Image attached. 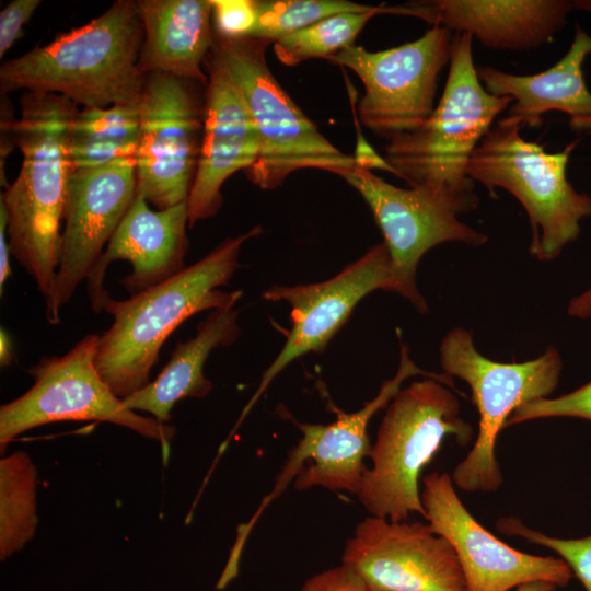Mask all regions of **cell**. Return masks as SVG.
Segmentation results:
<instances>
[{"label":"cell","mask_w":591,"mask_h":591,"mask_svg":"<svg viewBox=\"0 0 591 591\" xmlns=\"http://www.w3.org/2000/svg\"><path fill=\"white\" fill-rule=\"evenodd\" d=\"M548 417H575L591 421V381L556 398H537L519 406L506 427Z\"/></svg>","instance_id":"29"},{"label":"cell","mask_w":591,"mask_h":591,"mask_svg":"<svg viewBox=\"0 0 591 591\" xmlns=\"http://www.w3.org/2000/svg\"><path fill=\"white\" fill-rule=\"evenodd\" d=\"M300 591H376L345 565L310 577Z\"/></svg>","instance_id":"32"},{"label":"cell","mask_w":591,"mask_h":591,"mask_svg":"<svg viewBox=\"0 0 591 591\" xmlns=\"http://www.w3.org/2000/svg\"><path fill=\"white\" fill-rule=\"evenodd\" d=\"M262 232L256 225L159 285L127 300L109 297L104 302L103 310L114 320L99 336L95 364L117 397L124 399L150 383L161 347L184 321L202 311L233 309L242 291L218 288L237 269L243 244Z\"/></svg>","instance_id":"2"},{"label":"cell","mask_w":591,"mask_h":591,"mask_svg":"<svg viewBox=\"0 0 591 591\" xmlns=\"http://www.w3.org/2000/svg\"><path fill=\"white\" fill-rule=\"evenodd\" d=\"M472 42L466 33H453L448 79L438 105L421 126L387 141L384 148V159L409 187L478 196L467 175L468 162L512 100L485 90Z\"/></svg>","instance_id":"4"},{"label":"cell","mask_w":591,"mask_h":591,"mask_svg":"<svg viewBox=\"0 0 591 591\" xmlns=\"http://www.w3.org/2000/svg\"><path fill=\"white\" fill-rule=\"evenodd\" d=\"M440 361L444 373L468 384L479 414L474 447L454 468L452 482L465 491H495L502 483L495 455L499 432L519 406L545 398L556 389L561 357L549 347L533 360L496 362L477 351L471 332L456 327L441 343Z\"/></svg>","instance_id":"8"},{"label":"cell","mask_w":591,"mask_h":591,"mask_svg":"<svg viewBox=\"0 0 591 591\" xmlns=\"http://www.w3.org/2000/svg\"><path fill=\"white\" fill-rule=\"evenodd\" d=\"M137 195L135 158L71 173L65 230L54 287L46 302L48 323L89 278Z\"/></svg>","instance_id":"14"},{"label":"cell","mask_w":591,"mask_h":591,"mask_svg":"<svg viewBox=\"0 0 591 591\" xmlns=\"http://www.w3.org/2000/svg\"><path fill=\"white\" fill-rule=\"evenodd\" d=\"M575 10L591 14V0H573Z\"/></svg>","instance_id":"38"},{"label":"cell","mask_w":591,"mask_h":591,"mask_svg":"<svg viewBox=\"0 0 591 591\" xmlns=\"http://www.w3.org/2000/svg\"><path fill=\"white\" fill-rule=\"evenodd\" d=\"M378 14H385V5L371 12L341 13L326 18L278 38L273 43L274 53L281 63L290 67L314 58L328 60L354 46L368 21Z\"/></svg>","instance_id":"26"},{"label":"cell","mask_w":591,"mask_h":591,"mask_svg":"<svg viewBox=\"0 0 591 591\" xmlns=\"http://www.w3.org/2000/svg\"><path fill=\"white\" fill-rule=\"evenodd\" d=\"M449 386L426 378L399 390L391 399L372 445L357 497L372 515L391 522L406 521L409 513L425 517L419 476L453 436L466 445L472 427L460 416V403Z\"/></svg>","instance_id":"5"},{"label":"cell","mask_w":591,"mask_h":591,"mask_svg":"<svg viewBox=\"0 0 591 591\" xmlns=\"http://www.w3.org/2000/svg\"><path fill=\"white\" fill-rule=\"evenodd\" d=\"M187 227L186 201L152 210L147 200L137 194L88 278L93 311L97 313L103 310L104 302L111 297L103 286L106 269L114 260L131 264V273L121 280L130 296L182 271L189 246Z\"/></svg>","instance_id":"20"},{"label":"cell","mask_w":591,"mask_h":591,"mask_svg":"<svg viewBox=\"0 0 591 591\" xmlns=\"http://www.w3.org/2000/svg\"><path fill=\"white\" fill-rule=\"evenodd\" d=\"M557 587L551 582L535 581L521 584L517 591H555Z\"/></svg>","instance_id":"37"},{"label":"cell","mask_w":591,"mask_h":591,"mask_svg":"<svg viewBox=\"0 0 591 591\" xmlns=\"http://www.w3.org/2000/svg\"><path fill=\"white\" fill-rule=\"evenodd\" d=\"M7 216L4 209L0 206V290L3 292V287L11 274L9 254H10Z\"/></svg>","instance_id":"34"},{"label":"cell","mask_w":591,"mask_h":591,"mask_svg":"<svg viewBox=\"0 0 591 591\" xmlns=\"http://www.w3.org/2000/svg\"><path fill=\"white\" fill-rule=\"evenodd\" d=\"M239 312L233 309L213 310L199 323L194 337L177 343L169 362L147 386L121 399L136 412L149 413L160 422L171 418L174 405L186 397L204 398L212 383L204 367L212 350L228 347L241 334Z\"/></svg>","instance_id":"23"},{"label":"cell","mask_w":591,"mask_h":591,"mask_svg":"<svg viewBox=\"0 0 591 591\" xmlns=\"http://www.w3.org/2000/svg\"><path fill=\"white\" fill-rule=\"evenodd\" d=\"M39 0H13L0 12V57L2 58L22 36L24 25L30 21Z\"/></svg>","instance_id":"31"},{"label":"cell","mask_w":591,"mask_h":591,"mask_svg":"<svg viewBox=\"0 0 591 591\" xmlns=\"http://www.w3.org/2000/svg\"><path fill=\"white\" fill-rule=\"evenodd\" d=\"M452 44L451 31L431 26L413 42L379 51L354 45L328 61L359 77L364 94L358 102V119L390 141L417 129L432 114Z\"/></svg>","instance_id":"11"},{"label":"cell","mask_w":591,"mask_h":591,"mask_svg":"<svg viewBox=\"0 0 591 591\" xmlns=\"http://www.w3.org/2000/svg\"><path fill=\"white\" fill-rule=\"evenodd\" d=\"M355 125L357 141L352 158L356 166L369 171L380 169L396 175L395 170L386 162L384 157H381L362 136L358 119H355Z\"/></svg>","instance_id":"33"},{"label":"cell","mask_w":591,"mask_h":591,"mask_svg":"<svg viewBox=\"0 0 591 591\" xmlns=\"http://www.w3.org/2000/svg\"><path fill=\"white\" fill-rule=\"evenodd\" d=\"M568 314L580 318H587L591 315V288L570 301Z\"/></svg>","instance_id":"35"},{"label":"cell","mask_w":591,"mask_h":591,"mask_svg":"<svg viewBox=\"0 0 591 591\" xmlns=\"http://www.w3.org/2000/svg\"><path fill=\"white\" fill-rule=\"evenodd\" d=\"M379 7L346 0H255L257 19L251 37L274 43L326 18L371 12Z\"/></svg>","instance_id":"27"},{"label":"cell","mask_w":591,"mask_h":591,"mask_svg":"<svg viewBox=\"0 0 591 591\" xmlns=\"http://www.w3.org/2000/svg\"><path fill=\"white\" fill-rule=\"evenodd\" d=\"M422 483L425 518L453 546L467 591H509L535 581L557 588L569 583L572 571L561 558L520 552L477 522L461 502L448 473L428 474Z\"/></svg>","instance_id":"17"},{"label":"cell","mask_w":591,"mask_h":591,"mask_svg":"<svg viewBox=\"0 0 591 591\" xmlns=\"http://www.w3.org/2000/svg\"><path fill=\"white\" fill-rule=\"evenodd\" d=\"M1 364L8 366L13 360V350L12 345L8 338V336L1 331Z\"/></svg>","instance_id":"36"},{"label":"cell","mask_w":591,"mask_h":591,"mask_svg":"<svg viewBox=\"0 0 591 591\" xmlns=\"http://www.w3.org/2000/svg\"><path fill=\"white\" fill-rule=\"evenodd\" d=\"M204 125L195 178L186 200L188 224L211 218L223 198L221 187L237 171L257 160V129L236 82L210 50L207 60Z\"/></svg>","instance_id":"18"},{"label":"cell","mask_w":591,"mask_h":591,"mask_svg":"<svg viewBox=\"0 0 591 591\" xmlns=\"http://www.w3.org/2000/svg\"><path fill=\"white\" fill-rule=\"evenodd\" d=\"M139 130V104L79 109L68 134L72 170L94 169L135 158Z\"/></svg>","instance_id":"24"},{"label":"cell","mask_w":591,"mask_h":591,"mask_svg":"<svg viewBox=\"0 0 591 591\" xmlns=\"http://www.w3.org/2000/svg\"><path fill=\"white\" fill-rule=\"evenodd\" d=\"M142 38L138 0H117L86 24L3 62L1 93H51L82 108L139 104Z\"/></svg>","instance_id":"3"},{"label":"cell","mask_w":591,"mask_h":591,"mask_svg":"<svg viewBox=\"0 0 591 591\" xmlns=\"http://www.w3.org/2000/svg\"><path fill=\"white\" fill-rule=\"evenodd\" d=\"M589 55L591 36L576 24L567 53L542 72L514 74L491 66H477L476 70L488 93L512 100L499 120L521 128H538L544 114L561 112L569 117L572 130L591 136V92L583 73Z\"/></svg>","instance_id":"21"},{"label":"cell","mask_w":591,"mask_h":591,"mask_svg":"<svg viewBox=\"0 0 591 591\" xmlns=\"http://www.w3.org/2000/svg\"><path fill=\"white\" fill-rule=\"evenodd\" d=\"M575 10L573 0H429L386 5L495 50H531L549 43Z\"/></svg>","instance_id":"19"},{"label":"cell","mask_w":591,"mask_h":591,"mask_svg":"<svg viewBox=\"0 0 591 591\" xmlns=\"http://www.w3.org/2000/svg\"><path fill=\"white\" fill-rule=\"evenodd\" d=\"M99 335L90 334L63 356L43 357L27 372L34 383L0 407V451L21 433L51 422L96 420L126 427L158 441L167 462L175 428L127 408L101 378L95 356Z\"/></svg>","instance_id":"9"},{"label":"cell","mask_w":591,"mask_h":591,"mask_svg":"<svg viewBox=\"0 0 591 591\" xmlns=\"http://www.w3.org/2000/svg\"><path fill=\"white\" fill-rule=\"evenodd\" d=\"M416 375L434 379L457 391L452 378L447 373L427 372L417 367L409 357L408 347L402 344L397 372L385 381L376 396L360 409L344 413L335 408L337 417L328 425L296 422L302 437L289 452L274 489L265 497L250 522L244 524L245 530H252L266 506L277 498L293 478L297 490L322 486L357 495L367 470L364 459L370 456L372 449L368 436L369 421L378 410L390 403L405 380Z\"/></svg>","instance_id":"13"},{"label":"cell","mask_w":591,"mask_h":591,"mask_svg":"<svg viewBox=\"0 0 591 591\" xmlns=\"http://www.w3.org/2000/svg\"><path fill=\"white\" fill-rule=\"evenodd\" d=\"M269 44L215 34L211 48L236 82L257 129L259 153L245 171L248 181L260 189H275L299 170L316 169L339 176L354 170L352 155L327 140L276 80L266 60Z\"/></svg>","instance_id":"7"},{"label":"cell","mask_w":591,"mask_h":591,"mask_svg":"<svg viewBox=\"0 0 591 591\" xmlns=\"http://www.w3.org/2000/svg\"><path fill=\"white\" fill-rule=\"evenodd\" d=\"M200 84L149 73L139 102L137 194L158 209L187 200L199 159L205 93Z\"/></svg>","instance_id":"12"},{"label":"cell","mask_w":591,"mask_h":591,"mask_svg":"<svg viewBox=\"0 0 591 591\" xmlns=\"http://www.w3.org/2000/svg\"><path fill=\"white\" fill-rule=\"evenodd\" d=\"M212 27L228 39L251 37L257 19L255 0H211Z\"/></svg>","instance_id":"30"},{"label":"cell","mask_w":591,"mask_h":591,"mask_svg":"<svg viewBox=\"0 0 591 591\" xmlns=\"http://www.w3.org/2000/svg\"><path fill=\"white\" fill-rule=\"evenodd\" d=\"M520 131V126L498 120L472 154L467 175L494 198L501 188L519 200L531 227L529 251L547 262L579 236L581 220L591 216V196L578 192L567 177L578 139L549 153Z\"/></svg>","instance_id":"6"},{"label":"cell","mask_w":591,"mask_h":591,"mask_svg":"<svg viewBox=\"0 0 591 591\" xmlns=\"http://www.w3.org/2000/svg\"><path fill=\"white\" fill-rule=\"evenodd\" d=\"M497 530L507 535H518L526 541L548 547L560 555L583 584L591 591V534L582 538L551 537L525 526L518 518H502L497 522Z\"/></svg>","instance_id":"28"},{"label":"cell","mask_w":591,"mask_h":591,"mask_svg":"<svg viewBox=\"0 0 591 591\" xmlns=\"http://www.w3.org/2000/svg\"><path fill=\"white\" fill-rule=\"evenodd\" d=\"M143 38L138 68L207 85L204 70L213 46L211 0H138Z\"/></svg>","instance_id":"22"},{"label":"cell","mask_w":591,"mask_h":591,"mask_svg":"<svg viewBox=\"0 0 591 591\" xmlns=\"http://www.w3.org/2000/svg\"><path fill=\"white\" fill-rule=\"evenodd\" d=\"M341 177L370 208L380 228L391 260V292L407 299L420 313L426 300L417 288L416 271L421 257L432 247L459 242L480 246L487 235L467 225L459 216L475 210L478 196L436 193L421 187L402 188L369 170L355 167Z\"/></svg>","instance_id":"10"},{"label":"cell","mask_w":591,"mask_h":591,"mask_svg":"<svg viewBox=\"0 0 591 591\" xmlns=\"http://www.w3.org/2000/svg\"><path fill=\"white\" fill-rule=\"evenodd\" d=\"M341 564L376 591H467L451 543L420 522L366 518L347 541Z\"/></svg>","instance_id":"16"},{"label":"cell","mask_w":591,"mask_h":591,"mask_svg":"<svg viewBox=\"0 0 591 591\" xmlns=\"http://www.w3.org/2000/svg\"><path fill=\"white\" fill-rule=\"evenodd\" d=\"M391 285L390 254L383 242L327 280L310 285L273 286L264 291L263 297L267 301L289 303L292 326L235 428L285 368L309 352H322L364 297L379 289L390 291Z\"/></svg>","instance_id":"15"},{"label":"cell","mask_w":591,"mask_h":591,"mask_svg":"<svg viewBox=\"0 0 591 591\" xmlns=\"http://www.w3.org/2000/svg\"><path fill=\"white\" fill-rule=\"evenodd\" d=\"M21 114L5 124L22 153L15 181L1 194L11 254L43 297L51 293L61 252L72 173L68 134L79 106L51 93L24 92Z\"/></svg>","instance_id":"1"},{"label":"cell","mask_w":591,"mask_h":591,"mask_svg":"<svg viewBox=\"0 0 591 591\" xmlns=\"http://www.w3.org/2000/svg\"><path fill=\"white\" fill-rule=\"evenodd\" d=\"M38 473L30 454L16 451L0 460V559L20 552L35 535Z\"/></svg>","instance_id":"25"}]
</instances>
